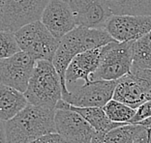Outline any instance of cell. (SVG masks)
<instances>
[{
  "mask_svg": "<svg viewBox=\"0 0 151 143\" xmlns=\"http://www.w3.org/2000/svg\"><path fill=\"white\" fill-rule=\"evenodd\" d=\"M114 41L105 29H94L76 26L59 40L51 63L60 78L62 95L68 92L65 82V73L76 55L87 50L104 46Z\"/></svg>",
  "mask_w": 151,
  "mask_h": 143,
  "instance_id": "1",
  "label": "cell"
},
{
  "mask_svg": "<svg viewBox=\"0 0 151 143\" xmlns=\"http://www.w3.org/2000/svg\"><path fill=\"white\" fill-rule=\"evenodd\" d=\"M55 108L27 104L11 120L5 122L8 143H29L43 135L56 132Z\"/></svg>",
  "mask_w": 151,
  "mask_h": 143,
  "instance_id": "2",
  "label": "cell"
},
{
  "mask_svg": "<svg viewBox=\"0 0 151 143\" xmlns=\"http://www.w3.org/2000/svg\"><path fill=\"white\" fill-rule=\"evenodd\" d=\"M23 95L29 104L55 108L58 101L62 99V87L52 63L47 60L36 61Z\"/></svg>",
  "mask_w": 151,
  "mask_h": 143,
  "instance_id": "3",
  "label": "cell"
},
{
  "mask_svg": "<svg viewBox=\"0 0 151 143\" xmlns=\"http://www.w3.org/2000/svg\"><path fill=\"white\" fill-rule=\"evenodd\" d=\"M20 51L25 52L35 61L51 62L59 45V40L51 35L40 20L28 23L14 32Z\"/></svg>",
  "mask_w": 151,
  "mask_h": 143,
  "instance_id": "4",
  "label": "cell"
},
{
  "mask_svg": "<svg viewBox=\"0 0 151 143\" xmlns=\"http://www.w3.org/2000/svg\"><path fill=\"white\" fill-rule=\"evenodd\" d=\"M132 43L112 41L101 47L100 62L91 80H117L132 67Z\"/></svg>",
  "mask_w": 151,
  "mask_h": 143,
  "instance_id": "5",
  "label": "cell"
},
{
  "mask_svg": "<svg viewBox=\"0 0 151 143\" xmlns=\"http://www.w3.org/2000/svg\"><path fill=\"white\" fill-rule=\"evenodd\" d=\"M116 80H91L81 86L68 89L62 100L77 107L102 108L112 99Z\"/></svg>",
  "mask_w": 151,
  "mask_h": 143,
  "instance_id": "6",
  "label": "cell"
},
{
  "mask_svg": "<svg viewBox=\"0 0 151 143\" xmlns=\"http://www.w3.org/2000/svg\"><path fill=\"white\" fill-rule=\"evenodd\" d=\"M50 0H4L2 31L16 32L20 27L40 20Z\"/></svg>",
  "mask_w": 151,
  "mask_h": 143,
  "instance_id": "7",
  "label": "cell"
},
{
  "mask_svg": "<svg viewBox=\"0 0 151 143\" xmlns=\"http://www.w3.org/2000/svg\"><path fill=\"white\" fill-rule=\"evenodd\" d=\"M34 65L35 61L22 51L0 59V83L24 93Z\"/></svg>",
  "mask_w": 151,
  "mask_h": 143,
  "instance_id": "8",
  "label": "cell"
},
{
  "mask_svg": "<svg viewBox=\"0 0 151 143\" xmlns=\"http://www.w3.org/2000/svg\"><path fill=\"white\" fill-rule=\"evenodd\" d=\"M104 29L114 41L134 42L151 32V16L112 15Z\"/></svg>",
  "mask_w": 151,
  "mask_h": 143,
  "instance_id": "9",
  "label": "cell"
},
{
  "mask_svg": "<svg viewBox=\"0 0 151 143\" xmlns=\"http://www.w3.org/2000/svg\"><path fill=\"white\" fill-rule=\"evenodd\" d=\"M54 125L56 134L68 143H89L95 134L86 120L71 109H55Z\"/></svg>",
  "mask_w": 151,
  "mask_h": 143,
  "instance_id": "10",
  "label": "cell"
},
{
  "mask_svg": "<svg viewBox=\"0 0 151 143\" xmlns=\"http://www.w3.org/2000/svg\"><path fill=\"white\" fill-rule=\"evenodd\" d=\"M69 5L77 26L104 29L112 16L107 0H64Z\"/></svg>",
  "mask_w": 151,
  "mask_h": 143,
  "instance_id": "11",
  "label": "cell"
},
{
  "mask_svg": "<svg viewBox=\"0 0 151 143\" xmlns=\"http://www.w3.org/2000/svg\"><path fill=\"white\" fill-rule=\"evenodd\" d=\"M40 21L57 40L77 26L73 13L64 0H50L45 7Z\"/></svg>",
  "mask_w": 151,
  "mask_h": 143,
  "instance_id": "12",
  "label": "cell"
},
{
  "mask_svg": "<svg viewBox=\"0 0 151 143\" xmlns=\"http://www.w3.org/2000/svg\"><path fill=\"white\" fill-rule=\"evenodd\" d=\"M101 47L81 52L72 59L65 73L67 89L78 80H84L85 83L91 81L100 62Z\"/></svg>",
  "mask_w": 151,
  "mask_h": 143,
  "instance_id": "13",
  "label": "cell"
},
{
  "mask_svg": "<svg viewBox=\"0 0 151 143\" xmlns=\"http://www.w3.org/2000/svg\"><path fill=\"white\" fill-rule=\"evenodd\" d=\"M112 100L120 102L136 109L140 104L149 101V98L139 84L128 73L126 76L116 80Z\"/></svg>",
  "mask_w": 151,
  "mask_h": 143,
  "instance_id": "14",
  "label": "cell"
},
{
  "mask_svg": "<svg viewBox=\"0 0 151 143\" xmlns=\"http://www.w3.org/2000/svg\"><path fill=\"white\" fill-rule=\"evenodd\" d=\"M55 109H71L76 111L86 120L87 123L93 128V130L96 132H100L103 134H106L108 132L116 127L125 125L124 123H115V122L111 121L106 115L103 108L73 107V105L64 102L62 99L58 101V103L55 105Z\"/></svg>",
  "mask_w": 151,
  "mask_h": 143,
  "instance_id": "15",
  "label": "cell"
},
{
  "mask_svg": "<svg viewBox=\"0 0 151 143\" xmlns=\"http://www.w3.org/2000/svg\"><path fill=\"white\" fill-rule=\"evenodd\" d=\"M27 104L23 93L0 83V120H11Z\"/></svg>",
  "mask_w": 151,
  "mask_h": 143,
  "instance_id": "16",
  "label": "cell"
},
{
  "mask_svg": "<svg viewBox=\"0 0 151 143\" xmlns=\"http://www.w3.org/2000/svg\"><path fill=\"white\" fill-rule=\"evenodd\" d=\"M112 15L151 16V0H107Z\"/></svg>",
  "mask_w": 151,
  "mask_h": 143,
  "instance_id": "17",
  "label": "cell"
},
{
  "mask_svg": "<svg viewBox=\"0 0 151 143\" xmlns=\"http://www.w3.org/2000/svg\"><path fill=\"white\" fill-rule=\"evenodd\" d=\"M132 67L151 71V32L132 43Z\"/></svg>",
  "mask_w": 151,
  "mask_h": 143,
  "instance_id": "18",
  "label": "cell"
},
{
  "mask_svg": "<svg viewBox=\"0 0 151 143\" xmlns=\"http://www.w3.org/2000/svg\"><path fill=\"white\" fill-rule=\"evenodd\" d=\"M102 108L109 120L115 123L130 124L136 112V109L112 99Z\"/></svg>",
  "mask_w": 151,
  "mask_h": 143,
  "instance_id": "19",
  "label": "cell"
},
{
  "mask_svg": "<svg viewBox=\"0 0 151 143\" xmlns=\"http://www.w3.org/2000/svg\"><path fill=\"white\" fill-rule=\"evenodd\" d=\"M137 125L125 124L112 129L104 135L105 143H133Z\"/></svg>",
  "mask_w": 151,
  "mask_h": 143,
  "instance_id": "20",
  "label": "cell"
},
{
  "mask_svg": "<svg viewBox=\"0 0 151 143\" xmlns=\"http://www.w3.org/2000/svg\"><path fill=\"white\" fill-rule=\"evenodd\" d=\"M20 51L13 32L0 31V59L8 58Z\"/></svg>",
  "mask_w": 151,
  "mask_h": 143,
  "instance_id": "21",
  "label": "cell"
},
{
  "mask_svg": "<svg viewBox=\"0 0 151 143\" xmlns=\"http://www.w3.org/2000/svg\"><path fill=\"white\" fill-rule=\"evenodd\" d=\"M129 74L139 84L149 100H151V71L131 67Z\"/></svg>",
  "mask_w": 151,
  "mask_h": 143,
  "instance_id": "22",
  "label": "cell"
},
{
  "mask_svg": "<svg viewBox=\"0 0 151 143\" xmlns=\"http://www.w3.org/2000/svg\"><path fill=\"white\" fill-rule=\"evenodd\" d=\"M149 117H151V100L146 101L145 103L140 104L138 108H136L135 115L132 118L130 124H138L139 122Z\"/></svg>",
  "mask_w": 151,
  "mask_h": 143,
  "instance_id": "23",
  "label": "cell"
},
{
  "mask_svg": "<svg viewBox=\"0 0 151 143\" xmlns=\"http://www.w3.org/2000/svg\"><path fill=\"white\" fill-rule=\"evenodd\" d=\"M137 125L133 143H151V132L146 130L142 126Z\"/></svg>",
  "mask_w": 151,
  "mask_h": 143,
  "instance_id": "24",
  "label": "cell"
},
{
  "mask_svg": "<svg viewBox=\"0 0 151 143\" xmlns=\"http://www.w3.org/2000/svg\"><path fill=\"white\" fill-rule=\"evenodd\" d=\"M29 143H68V142L65 141L58 134L54 132V134H49L43 135V137L37 138Z\"/></svg>",
  "mask_w": 151,
  "mask_h": 143,
  "instance_id": "25",
  "label": "cell"
},
{
  "mask_svg": "<svg viewBox=\"0 0 151 143\" xmlns=\"http://www.w3.org/2000/svg\"><path fill=\"white\" fill-rule=\"evenodd\" d=\"M0 143H8L6 137L5 122L2 120H0Z\"/></svg>",
  "mask_w": 151,
  "mask_h": 143,
  "instance_id": "26",
  "label": "cell"
},
{
  "mask_svg": "<svg viewBox=\"0 0 151 143\" xmlns=\"http://www.w3.org/2000/svg\"><path fill=\"white\" fill-rule=\"evenodd\" d=\"M104 135L105 134L95 132L94 135L92 137L91 140H90V142H89V143H105L104 142Z\"/></svg>",
  "mask_w": 151,
  "mask_h": 143,
  "instance_id": "27",
  "label": "cell"
},
{
  "mask_svg": "<svg viewBox=\"0 0 151 143\" xmlns=\"http://www.w3.org/2000/svg\"><path fill=\"white\" fill-rule=\"evenodd\" d=\"M138 125L142 126V127H143V128H145L146 130H148V131L151 132V117L146 118V119H145V120H142V121L139 122Z\"/></svg>",
  "mask_w": 151,
  "mask_h": 143,
  "instance_id": "28",
  "label": "cell"
},
{
  "mask_svg": "<svg viewBox=\"0 0 151 143\" xmlns=\"http://www.w3.org/2000/svg\"><path fill=\"white\" fill-rule=\"evenodd\" d=\"M3 6H4V0H0V31H2V19H3Z\"/></svg>",
  "mask_w": 151,
  "mask_h": 143,
  "instance_id": "29",
  "label": "cell"
}]
</instances>
